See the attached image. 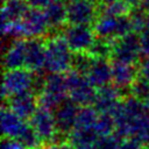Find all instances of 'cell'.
I'll use <instances>...</instances> for the list:
<instances>
[{"mask_svg": "<svg viewBox=\"0 0 149 149\" xmlns=\"http://www.w3.org/2000/svg\"><path fill=\"white\" fill-rule=\"evenodd\" d=\"M45 65L48 73H65L71 70L72 50L68 45L62 34L52 35L45 38Z\"/></svg>", "mask_w": 149, "mask_h": 149, "instance_id": "cell-1", "label": "cell"}, {"mask_svg": "<svg viewBox=\"0 0 149 149\" xmlns=\"http://www.w3.org/2000/svg\"><path fill=\"white\" fill-rule=\"evenodd\" d=\"M65 77L68 81L69 98L71 100L79 106H91L94 104L98 88L90 83L85 74L71 69L65 72Z\"/></svg>", "mask_w": 149, "mask_h": 149, "instance_id": "cell-2", "label": "cell"}, {"mask_svg": "<svg viewBox=\"0 0 149 149\" xmlns=\"http://www.w3.org/2000/svg\"><path fill=\"white\" fill-rule=\"evenodd\" d=\"M93 29L98 37H104L112 41L134 31L128 14L122 16L99 15L93 23Z\"/></svg>", "mask_w": 149, "mask_h": 149, "instance_id": "cell-3", "label": "cell"}, {"mask_svg": "<svg viewBox=\"0 0 149 149\" xmlns=\"http://www.w3.org/2000/svg\"><path fill=\"white\" fill-rule=\"evenodd\" d=\"M142 58L140 34L132 31L113 42L111 61L127 64H139Z\"/></svg>", "mask_w": 149, "mask_h": 149, "instance_id": "cell-4", "label": "cell"}, {"mask_svg": "<svg viewBox=\"0 0 149 149\" xmlns=\"http://www.w3.org/2000/svg\"><path fill=\"white\" fill-rule=\"evenodd\" d=\"M33 81L34 72L26 68L5 70L2 80V99L7 100L15 94L31 91Z\"/></svg>", "mask_w": 149, "mask_h": 149, "instance_id": "cell-5", "label": "cell"}, {"mask_svg": "<svg viewBox=\"0 0 149 149\" xmlns=\"http://www.w3.org/2000/svg\"><path fill=\"white\" fill-rule=\"evenodd\" d=\"M97 0H68V24H91L99 16Z\"/></svg>", "mask_w": 149, "mask_h": 149, "instance_id": "cell-6", "label": "cell"}, {"mask_svg": "<svg viewBox=\"0 0 149 149\" xmlns=\"http://www.w3.org/2000/svg\"><path fill=\"white\" fill-rule=\"evenodd\" d=\"M62 35L73 52L87 51L97 37L91 24H66Z\"/></svg>", "mask_w": 149, "mask_h": 149, "instance_id": "cell-7", "label": "cell"}, {"mask_svg": "<svg viewBox=\"0 0 149 149\" xmlns=\"http://www.w3.org/2000/svg\"><path fill=\"white\" fill-rule=\"evenodd\" d=\"M23 38H36L45 37L50 31L44 9L30 7L24 16L20 20Z\"/></svg>", "mask_w": 149, "mask_h": 149, "instance_id": "cell-8", "label": "cell"}, {"mask_svg": "<svg viewBox=\"0 0 149 149\" xmlns=\"http://www.w3.org/2000/svg\"><path fill=\"white\" fill-rule=\"evenodd\" d=\"M30 125L40 136V139L43 142V146L47 147L52 143L56 134H57V128H56V122H55V116L54 112L43 107H38L31 119L29 120Z\"/></svg>", "mask_w": 149, "mask_h": 149, "instance_id": "cell-9", "label": "cell"}, {"mask_svg": "<svg viewBox=\"0 0 149 149\" xmlns=\"http://www.w3.org/2000/svg\"><path fill=\"white\" fill-rule=\"evenodd\" d=\"M112 74H113V84L119 87L122 98H127L130 94V86L139 77V68L137 64H127L121 62L112 61Z\"/></svg>", "mask_w": 149, "mask_h": 149, "instance_id": "cell-10", "label": "cell"}, {"mask_svg": "<svg viewBox=\"0 0 149 149\" xmlns=\"http://www.w3.org/2000/svg\"><path fill=\"white\" fill-rule=\"evenodd\" d=\"M79 108H80L79 105H77L70 98H66L54 111L56 128L58 133L69 136V134L76 127V120H77Z\"/></svg>", "mask_w": 149, "mask_h": 149, "instance_id": "cell-11", "label": "cell"}, {"mask_svg": "<svg viewBox=\"0 0 149 149\" xmlns=\"http://www.w3.org/2000/svg\"><path fill=\"white\" fill-rule=\"evenodd\" d=\"M45 37L26 38V65L31 72L44 71L45 65Z\"/></svg>", "mask_w": 149, "mask_h": 149, "instance_id": "cell-12", "label": "cell"}, {"mask_svg": "<svg viewBox=\"0 0 149 149\" xmlns=\"http://www.w3.org/2000/svg\"><path fill=\"white\" fill-rule=\"evenodd\" d=\"M7 106L24 121H29L40 107L38 97L33 91L22 92L7 99Z\"/></svg>", "mask_w": 149, "mask_h": 149, "instance_id": "cell-13", "label": "cell"}, {"mask_svg": "<svg viewBox=\"0 0 149 149\" xmlns=\"http://www.w3.org/2000/svg\"><path fill=\"white\" fill-rule=\"evenodd\" d=\"M86 77L95 88L112 84V61L107 58H93Z\"/></svg>", "mask_w": 149, "mask_h": 149, "instance_id": "cell-14", "label": "cell"}, {"mask_svg": "<svg viewBox=\"0 0 149 149\" xmlns=\"http://www.w3.org/2000/svg\"><path fill=\"white\" fill-rule=\"evenodd\" d=\"M121 92L113 83L98 88L97 98L92 105L99 113H111L114 107L122 100Z\"/></svg>", "mask_w": 149, "mask_h": 149, "instance_id": "cell-15", "label": "cell"}, {"mask_svg": "<svg viewBox=\"0 0 149 149\" xmlns=\"http://www.w3.org/2000/svg\"><path fill=\"white\" fill-rule=\"evenodd\" d=\"M68 0H55L44 8V13L50 26V31L62 30L68 24Z\"/></svg>", "mask_w": 149, "mask_h": 149, "instance_id": "cell-16", "label": "cell"}, {"mask_svg": "<svg viewBox=\"0 0 149 149\" xmlns=\"http://www.w3.org/2000/svg\"><path fill=\"white\" fill-rule=\"evenodd\" d=\"M26 65V40H14L13 43L3 51L5 70L21 69Z\"/></svg>", "mask_w": 149, "mask_h": 149, "instance_id": "cell-17", "label": "cell"}, {"mask_svg": "<svg viewBox=\"0 0 149 149\" xmlns=\"http://www.w3.org/2000/svg\"><path fill=\"white\" fill-rule=\"evenodd\" d=\"M0 118H1V129H2L3 137L14 139V140L17 137L24 123L27 122L23 119H21L17 114H15L6 105L2 106Z\"/></svg>", "mask_w": 149, "mask_h": 149, "instance_id": "cell-18", "label": "cell"}, {"mask_svg": "<svg viewBox=\"0 0 149 149\" xmlns=\"http://www.w3.org/2000/svg\"><path fill=\"white\" fill-rule=\"evenodd\" d=\"M99 139L94 128H73L68 136V142L74 149H94Z\"/></svg>", "mask_w": 149, "mask_h": 149, "instance_id": "cell-19", "label": "cell"}, {"mask_svg": "<svg viewBox=\"0 0 149 149\" xmlns=\"http://www.w3.org/2000/svg\"><path fill=\"white\" fill-rule=\"evenodd\" d=\"M30 8L27 0L3 1L1 8V23L20 21Z\"/></svg>", "mask_w": 149, "mask_h": 149, "instance_id": "cell-20", "label": "cell"}, {"mask_svg": "<svg viewBox=\"0 0 149 149\" xmlns=\"http://www.w3.org/2000/svg\"><path fill=\"white\" fill-rule=\"evenodd\" d=\"M129 137L135 139L144 147L149 146V111L148 109L142 115L137 116L130 122Z\"/></svg>", "mask_w": 149, "mask_h": 149, "instance_id": "cell-21", "label": "cell"}, {"mask_svg": "<svg viewBox=\"0 0 149 149\" xmlns=\"http://www.w3.org/2000/svg\"><path fill=\"white\" fill-rule=\"evenodd\" d=\"M43 91L68 98L69 88H68V81H66L65 73H48Z\"/></svg>", "mask_w": 149, "mask_h": 149, "instance_id": "cell-22", "label": "cell"}, {"mask_svg": "<svg viewBox=\"0 0 149 149\" xmlns=\"http://www.w3.org/2000/svg\"><path fill=\"white\" fill-rule=\"evenodd\" d=\"M24 149H40L43 146L42 140L40 139V136L37 135V133L35 132V129L33 128V126L30 125L29 121H27L23 126V128L21 129L20 134L17 135V137L15 139Z\"/></svg>", "mask_w": 149, "mask_h": 149, "instance_id": "cell-23", "label": "cell"}, {"mask_svg": "<svg viewBox=\"0 0 149 149\" xmlns=\"http://www.w3.org/2000/svg\"><path fill=\"white\" fill-rule=\"evenodd\" d=\"M113 42L112 40L104 37H95L94 42L87 50V52L93 58H107L111 59L113 52Z\"/></svg>", "mask_w": 149, "mask_h": 149, "instance_id": "cell-24", "label": "cell"}, {"mask_svg": "<svg viewBox=\"0 0 149 149\" xmlns=\"http://www.w3.org/2000/svg\"><path fill=\"white\" fill-rule=\"evenodd\" d=\"M98 115H99V112L92 105L80 106L78 111L77 120H76V127L77 128H94Z\"/></svg>", "mask_w": 149, "mask_h": 149, "instance_id": "cell-25", "label": "cell"}, {"mask_svg": "<svg viewBox=\"0 0 149 149\" xmlns=\"http://www.w3.org/2000/svg\"><path fill=\"white\" fill-rule=\"evenodd\" d=\"M130 6L125 0H115L108 3L99 5V15L107 16H122L127 15L130 12Z\"/></svg>", "mask_w": 149, "mask_h": 149, "instance_id": "cell-26", "label": "cell"}, {"mask_svg": "<svg viewBox=\"0 0 149 149\" xmlns=\"http://www.w3.org/2000/svg\"><path fill=\"white\" fill-rule=\"evenodd\" d=\"M129 17L132 21L133 30L137 34H141L143 30L148 28V15L149 13L146 12L142 7L140 6H134L130 8L129 12Z\"/></svg>", "mask_w": 149, "mask_h": 149, "instance_id": "cell-27", "label": "cell"}, {"mask_svg": "<svg viewBox=\"0 0 149 149\" xmlns=\"http://www.w3.org/2000/svg\"><path fill=\"white\" fill-rule=\"evenodd\" d=\"M92 62H93V57L87 51H74L72 52L71 69L86 76Z\"/></svg>", "mask_w": 149, "mask_h": 149, "instance_id": "cell-28", "label": "cell"}, {"mask_svg": "<svg viewBox=\"0 0 149 149\" xmlns=\"http://www.w3.org/2000/svg\"><path fill=\"white\" fill-rule=\"evenodd\" d=\"M94 129L99 136H106L114 134L115 132V121L109 113H99Z\"/></svg>", "mask_w": 149, "mask_h": 149, "instance_id": "cell-29", "label": "cell"}, {"mask_svg": "<svg viewBox=\"0 0 149 149\" xmlns=\"http://www.w3.org/2000/svg\"><path fill=\"white\" fill-rule=\"evenodd\" d=\"M130 94L144 102L149 98V80L139 74L136 80L130 86Z\"/></svg>", "mask_w": 149, "mask_h": 149, "instance_id": "cell-30", "label": "cell"}, {"mask_svg": "<svg viewBox=\"0 0 149 149\" xmlns=\"http://www.w3.org/2000/svg\"><path fill=\"white\" fill-rule=\"evenodd\" d=\"M121 139H119L115 134L106 135V136H99L94 149H119Z\"/></svg>", "mask_w": 149, "mask_h": 149, "instance_id": "cell-31", "label": "cell"}, {"mask_svg": "<svg viewBox=\"0 0 149 149\" xmlns=\"http://www.w3.org/2000/svg\"><path fill=\"white\" fill-rule=\"evenodd\" d=\"M140 45L142 57H149V28L140 34Z\"/></svg>", "mask_w": 149, "mask_h": 149, "instance_id": "cell-32", "label": "cell"}, {"mask_svg": "<svg viewBox=\"0 0 149 149\" xmlns=\"http://www.w3.org/2000/svg\"><path fill=\"white\" fill-rule=\"evenodd\" d=\"M119 149H144V146L141 144L139 141H136L135 139L132 137H127L123 139L120 143Z\"/></svg>", "mask_w": 149, "mask_h": 149, "instance_id": "cell-33", "label": "cell"}, {"mask_svg": "<svg viewBox=\"0 0 149 149\" xmlns=\"http://www.w3.org/2000/svg\"><path fill=\"white\" fill-rule=\"evenodd\" d=\"M140 76L149 80V57H142L137 64Z\"/></svg>", "mask_w": 149, "mask_h": 149, "instance_id": "cell-34", "label": "cell"}, {"mask_svg": "<svg viewBox=\"0 0 149 149\" xmlns=\"http://www.w3.org/2000/svg\"><path fill=\"white\" fill-rule=\"evenodd\" d=\"M1 149H24V148L16 140L3 137L2 143H1Z\"/></svg>", "mask_w": 149, "mask_h": 149, "instance_id": "cell-35", "label": "cell"}, {"mask_svg": "<svg viewBox=\"0 0 149 149\" xmlns=\"http://www.w3.org/2000/svg\"><path fill=\"white\" fill-rule=\"evenodd\" d=\"M30 7H35V8H42L44 9L48 5H50L52 1L55 0H27Z\"/></svg>", "mask_w": 149, "mask_h": 149, "instance_id": "cell-36", "label": "cell"}, {"mask_svg": "<svg viewBox=\"0 0 149 149\" xmlns=\"http://www.w3.org/2000/svg\"><path fill=\"white\" fill-rule=\"evenodd\" d=\"M45 149H74V148L66 141V142H62V143H57V144L47 146Z\"/></svg>", "mask_w": 149, "mask_h": 149, "instance_id": "cell-37", "label": "cell"}, {"mask_svg": "<svg viewBox=\"0 0 149 149\" xmlns=\"http://www.w3.org/2000/svg\"><path fill=\"white\" fill-rule=\"evenodd\" d=\"M140 7H142L146 12H148L149 13V0H142L141 1V3L139 5Z\"/></svg>", "mask_w": 149, "mask_h": 149, "instance_id": "cell-38", "label": "cell"}, {"mask_svg": "<svg viewBox=\"0 0 149 149\" xmlns=\"http://www.w3.org/2000/svg\"><path fill=\"white\" fill-rule=\"evenodd\" d=\"M125 1H126L130 7H134V6H139L142 0H125Z\"/></svg>", "mask_w": 149, "mask_h": 149, "instance_id": "cell-39", "label": "cell"}, {"mask_svg": "<svg viewBox=\"0 0 149 149\" xmlns=\"http://www.w3.org/2000/svg\"><path fill=\"white\" fill-rule=\"evenodd\" d=\"M144 105H146V107H147V109L149 111V98H148V99H147V100L144 101Z\"/></svg>", "mask_w": 149, "mask_h": 149, "instance_id": "cell-40", "label": "cell"}, {"mask_svg": "<svg viewBox=\"0 0 149 149\" xmlns=\"http://www.w3.org/2000/svg\"><path fill=\"white\" fill-rule=\"evenodd\" d=\"M112 1H115V0H100L101 3H108V2H112Z\"/></svg>", "mask_w": 149, "mask_h": 149, "instance_id": "cell-41", "label": "cell"}, {"mask_svg": "<svg viewBox=\"0 0 149 149\" xmlns=\"http://www.w3.org/2000/svg\"><path fill=\"white\" fill-rule=\"evenodd\" d=\"M148 28H149V15H148Z\"/></svg>", "mask_w": 149, "mask_h": 149, "instance_id": "cell-42", "label": "cell"}, {"mask_svg": "<svg viewBox=\"0 0 149 149\" xmlns=\"http://www.w3.org/2000/svg\"><path fill=\"white\" fill-rule=\"evenodd\" d=\"M40 149H45V147H42V148H40Z\"/></svg>", "mask_w": 149, "mask_h": 149, "instance_id": "cell-43", "label": "cell"}, {"mask_svg": "<svg viewBox=\"0 0 149 149\" xmlns=\"http://www.w3.org/2000/svg\"><path fill=\"white\" fill-rule=\"evenodd\" d=\"M3 1H10V0H3Z\"/></svg>", "mask_w": 149, "mask_h": 149, "instance_id": "cell-44", "label": "cell"}]
</instances>
